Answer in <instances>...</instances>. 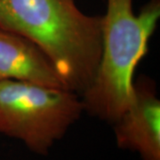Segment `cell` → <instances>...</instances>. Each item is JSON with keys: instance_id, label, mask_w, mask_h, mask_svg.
<instances>
[{"instance_id": "obj_5", "label": "cell", "mask_w": 160, "mask_h": 160, "mask_svg": "<svg viewBox=\"0 0 160 160\" xmlns=\"http://www.w3.org/2000/svg\"><path fill=\"white\" fill-rule=\"evenodd\" d=\"M8 79L67 89L38 46L21 35L0 29V81Z\"/></svg>"}, {"instance_id": "obj_1", "label": "cell", "mask_w": 160, "mask_h": 160, "mask_svg": "<svg viewBox=\"0 0 160 160\" xmlns=\"http://www.w3.org/2000/svg\"><path fill=\"white\" fill-rule=\"evenodd\" d=\"M0 29L38 46L68 90L81 95L91 85L102 52V16L84 13L75 0H0Z\"/></svg>"}, {"instance_id": "obj_4", "label": "cell", "mask_w": 160, "mask_h": 160, "mask_svg": "<svg viewBox=\"0 0 160 160\" xmlns=\"http://www.w3.org/2000/svg\"><path fill=\"white\" fill-rule=\"evenodd\" d=\"M112 125L119 149L142 160H160V101L152 80L140 77L133 82L131 105Z\"/></svg>"}, {"instance_id": "obj_2", "label": "cell", "mask_w": 160, "mask_h": 160, "mask_svg": "<svg viewBox=\"0 0 160 160\" xmlns=\"http://www.w3.org/2000/svg\"><path fill=\"white\" fill-rule=\"evenodd\" d=\"M159 18L160 0L149 1L138 14L132 0H107L100 62L91 85L81 94L84 111L113 124L129 108L133 73Z\"/></svg>"}, {"instance_id": "obj_3", "label": "cell", "mask_w": 160, "mask_h": 160, "mask_svg": "<svg viewBox=\"0 0 160 160\" xmlns=\"http://www.w3.org/2000/svg\"><path fill=\"white\" fill-rule=\"evenodd\" d=\"M83 111L79 94L68 89L0 81V133L19 140L35 154H49Z\"/></svg>"}]
</instances>
